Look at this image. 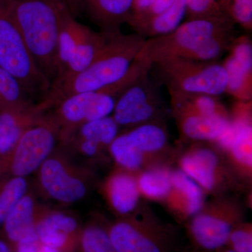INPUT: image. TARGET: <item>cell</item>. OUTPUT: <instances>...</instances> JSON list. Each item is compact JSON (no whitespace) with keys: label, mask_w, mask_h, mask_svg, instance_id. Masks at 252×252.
Here are the masks:
<instances>
[{"label":"cell","mask_w":252,"mask_h":252,"mask_svg":"<svg viewBox=\"0 0 252 252\" xmlns=\"http://www.w3.org/2000/svg\"><path fill=\"white\" fill-rule=\"evenodd\" d=\"M187 0H175L165 12L135 28L137 34L146 39L165 35L175 31L186 16Z\"/></svg>","instance_id":"25"},{"label":"cell","mask_w":252,"mask_h":252,"mask_svg":"<svg viewBox=\"0 0 252 252\" xmlns=\"http://www.w3.org/2000/svg\"><path fill=\"white\" fill-rule=\"evenodd\" d=\"M152 73L169 93L219 96L226 93L228 74L222 63L173 58L152 64Z\"/></svg>","instance_id":"4"},{"label":"cell","mask_w":252,"mask_h":252,"mask_svg":"<svg viewBox=\"0 0 252 252\" xmlns=\"http://www.w3.org/2000/svg\"><path fill=\"white\" fill-rule=\"evenodd\" d=\"M77 252H115L107 227L96 223L83 227Z\"/></svg>","instance_id":"30"},{"label":"cell","mask_w":252,"mask_h":252,"mask_svg":"<svg viewBox=\"0 0 252 252\" xmlns=\"http://www.w3.org/2000/svg\"><path fill=\"white\" fill-rule=\"evenodd\" d=\"M148 69L137 78L118 97L113 118L119 127H132L161 122L165 112V102L159 81Z\"/></svg>","instance_id":"9"},{"label":"cell","mask_w":252,"mask_h":252,"mask_svg":"<svg viewBox=\"0 0 252 252\" xmlns=\"http://www.w3.org/2000/svg\"><path fill=\"white\" fill-rule=\"evenodd\" d=\"M229 16L244 29H252V0H232Z\"/></svg>","instance_id":"33"},{"label":"cell","mask_w":252,"mask_h":252,"mask_svg":"<svg viewBox=\"0 0 252 252\" xmlns=\"http://www.w3.org/2000/svg\"><path fill=\"white\" fill-rule=\"evenodd\" d=\"M134 0H92L83 9L100 32H120V27L128 22L133 11Z\"/></svg>","instance_id":"21"},{"label":"cell","mask_w":252,"mask_h":252,"mask_svg":"<svg viewBox=\"0 0 252 252\" xmlns=\"http://www.w3.org/2000/svg\"><path fill=\"white\" fill-rule=\"evenodd\" d=\"M222 64L228 74L226 93L239 101H252V69L245 67L230 54Z\"/></svg>","instance_id":"27"},{"label":"cell","mask_w":252,"mask_h":252,"mask_svg":"<svg viewBox=\"0 0 252 252\" xmlns=\"http://www.w3.org/2000/svg\"><path fill=\"white\" fill-rule=\"evenodd\" d=\"M11 250L13 252H57L41 243L38 238L27 243L18 244Z\"/></svg>","instance_id":"35"},{"label":"cell","mask_w":252,"mask_h":252,"mask_svg":"<svg viewBox=\"0 0 252 252\" xmlns=\"http://www.w3.org/2000/svg\"><path fill=\"white\" fill-rule=\"evenodd\" d=\"M41 207L30 194L26 193L10 212L1 228V238L11 248L18 244L37 238L36 225Z\"/></svg>","instance_id":"16"},{"label":"cell","mask_w":252,"mask_h":252,"mask_svg":"<svg viewBox=\"0 0 252 252\" xmlns=\"http://www.w3.org/2000/svg\"><path fill=\"white\" fill-rule=\"evenodd\" d=\"M186 15L188 20L232 19L215 0H187Z\"/></svg>","instance_id":"31"},{"label":"cell","mask_w":252,"mask_h":252,"mask_svg":"<svg viewBox=\"0 0 252 252\" xmlns=\"http://www.w3.org/2000/svg\"><path fill=\"white\" fill-rule=\"evenodd\" d=\"M59 132V126L52 114H44L40 122L24 132L9 153L0 157V180L26 178L39 170L54 152Z\"/></svg>","instance_id":"7"},{"label":"cell","mask_w":252,"mask_h":252,"mask_svg":"<svg viewBox=\"0 0 252 252\" xmlns=\"http://www.w3.org/2000/svg\"><path fill=\"white\" fill-rule=\"evenodd\" d=\"M1 109H3L2 106H1V102H0V110H1Z\"/></svg>","instance_id":"41"},{"label":"cell","mask_w":252,"mask_h":252,"mask_svg":"<svg viewBox=\"0 0 252 252\" xmlns=\"http://www.w3.org/2000/svg\"><path fill=\"white\" fill-rule=\"evenodd\" d=\"M181 135L188 140L217 142L225 133L231 118L205 116L192 112L172 113Z\"/></svg>","instance_id":"19"},{"label":"cell","mask_w":252,"mask_h":252,"mask_svg":"<svg viewBox=\"0 0 252 252\" xmlns=\"http://www.w3.org/2000/svg\"><path fill=\"white\" fill-rule=\"evenodd\" d=\"M28 187L27 180L23 177L0 180V230L13 207L27 193Z\"/></svg>","instance_id":"29"},{"label":"cell","mask_w":252,"mask_h":252,"mask_svg":"<svg viewBox=\"0 0 252 252\" xmlns=\"http://www.w3.org/2000/svg\"><path fill=\"white\" fill-rule=\"evenodd\" d=\"M111 34L94 31L82 25L74 56L62 76L54 81L51 86L61 84L89 67L103 49Z\"/></svg>","instance_id":"20"},{"label":"cell","mask_w":252,"mask_h":252,"mask_svg":"<svg viewBox=\"0 0 252 252\" xmlns=\"http://www.w3.org/2000/svg\"><path fill=\"white\" fill-rule=\"evenodd\" d=\"M38 170L41 187L56 201L74 203L86 196L89 190L87 176L61 154L53 152Z\"/></svg>","instance_id":"12"},{"label":"cell","mask_w":252,"mask_h":252,"mask_svg":"<svg viewBox=\"0 0 252 252\" xmlns=\"http://www.w3.org/2000/svg\"><path fill=\"white\" fill-rule=\"evenodd\" d=\"M168 146V135L161 122L132 127L116 137L109 151L115 161L129 172L146 169L152 158L160 157Z\"/></svg>","instance_id":"11"},{"label":"cell","mask_w":252,"mask_h":252,"mask_svg":"<svg viewBox=\"0 0 252 252\" xmlns=\"http://www.w3.org/2000/svg\"><path fill=\"white\" fill-rule=\"evenodd\" d=\"M0 252H13L9 243L1 238H0Z\"/></svg>","instance_id":"39"},{"label":"cell","mask_w":252,"mask_h":252,"mask_svg":"<svg viewBox=\"0 0 252 252\" xmlns=\"http://www.w3.org/2000/svg\"><path fill=\"white\" fill-rule=\"evenodd\" d=\"M228 244L236 252H252L251 225L243 222L235 227L230 233Z\"/></svg>","instance_id":"32"},{"label":"cell","mask_w":252,"mask_h":252,"mask_svg":"<svg viewBox=\"0 0 252 252\" xmlns=\"http://www.w3.org/2000/svg\"><path fill=\"white\" fill-rule=\"evenodd\" d=\"M155 0H134L133 11L132 16H138L144 13ZM130 17V18H131Z\"/></svg>","instance_id":"36"},{"label":"cell","mask_w":252,"mask_h":252,"mask_svg":"<svg viewBox=\"0 0 252 252\" xmlns=\"http://www.w3.org/2000/svg\"><path fill=\"white\" fill-rule=\"evenodd\" d=\"M124 90L125 87L117 83L102 90L72 94L56 104L52 115L59 126L61 143L81 126L110 116Z\"/></svg>","instance_id":"8"},{"label":"cell","mask_w":252,"mask_h":252,"mask_svg":"<svg viewBox=\"0 0 252 252\" xmlns=\"http://www.w3.org/2000/svg\"><path fill=\"white\" fill-rule=\"evenodd\" d=\"M119 130L117 122L109 116L81 126L63 145L72 147L84 157H98L105 149H109L119 135Z\"/></svg>","instance_id":"15"},{"label":"cell","mask_w":252,"mask_h":252,"mask_svg":"<svg viewBox=\"0 0 252 252\" xmlns=\"http://www.w3.org/2000/svg\"><path fill=\"white\" fill-rule=\"evenodd\" d=\"M180 170L200 186L204 192L216 193L227 182V170L215 151L204 147H193L181 158Z\"/></svg>","instance_id":"13"},{"label":"cell","mask_w":252,"mask_h":252,"mask_svg":"<svg viewBox=\"0 0 252 252\" xmlns=\"http://www.w3.org/2000/svg\"><path fill=\"white\" fill-rule=\"evenodd\" d=\"M82 228L70 215L42 208L36 232L41 243L57 252H77Z\"/></svg>","instance_id":"14"},{"label":"cell","mask_w":252,"mask_h":252,"mask_svg":"<svg viewBox=\"0 0 252 252\" xmlns=\"http://www.w3.org/2000/svg\"><path fill=\"white\" fill-rule=\"evenodd\" d=\"M172 187L164 201L182 220L191 219L205 205V192L180 170H172Z\"/></svg>","instance_id":"18"},{"label":"cell","mask_w":252,"mask_h":252,"mask_svg":"<svg viewBox=\"0 0 252 252\" xmlns=\"http://www.w3.org/2000/svg\"><path fill=\"white\" fill-rule=\"evenodd\" d=\"M243 207L235 199L220 198L194 215L189 225L194 244L204 251L220 250L228 244L230 233L242 223Z\"/></svg>","instance_id":"10"},{"label":"cell","mask_w":252,"mask_h":252,"mask_svg":"<svg viewBox=\"0 0 252 252\" xmlns=\"http://www.w3.org/2000/svg\"><path fill=\"white\" fill-rule=\"evenodd\" d=\"M39 70L51 81L59 73L61 12L67 0H5Z\"/></svg>","instance_id":"3"},{"label":"cell","mask_w":252,"mask_h":252,"mask_svg":"<svg viewBox=\"0 0 252 252\" xmlns=\"http://www.w3.org/2000/svg\"><path fill=\"white\" fill-rule=\"evenodd\" d=\"M46 112L37 104L25 107H6L0 110V157L9 153L24 132L38 124Z\"/></svg>","instance_id":"17"},{"label":"cell","mask_w":252,"mask_h":252,"mask_svg":"<svg viewBox=\"0 0 252 252\" xmlns=\"http://www.w3.org/2000/svg\"><path fill=\"white\" fill-rule=\"evenodd\" d=\"M223 252H236L233 251V250H231V249H229V250H225V251Z\"/></svg>","instance_id":"40"},{"label":"cell","mask_w":252,"mask_h":252,"mask_svg":"<svg viewBox=\"0 0 252 252\" xmlns=\"http://www.w3.org/2000/svg\"><path fill=\"white\" fill-rule=\"evenodd\" d=\"M172 170L165 165H153L144 169L137 177L141 195L164 201L172 187Z\"/></svg>","instance_id":"26"},{"label":"cell","mask_w":252,"mask_h":252,"mask_svg":"<svg viewBox=\"0 0 252 252\" xmlns=\"http://www.w3.org/2000/svg\"><path fill=\"white\" fill-rule=\"evenodd\" d=\"M147 39L140 34H111L103 49L86 69L51 89L37 103L48 112L72 94L100 91L119 82L128 74Z\"/></svg>","instance_id":"1"},{"label":"cell","mask_w":252,"mask_h":252,"mask_svg":"<svg viewBox=\"0 0 252 252\" xmlns=\"http://www.w3.org/2000/svg\"><path fill=\"white\" fill-rule=\"evenodd\" d=\"M235 38L232 19L188 20L169 34L147 39L144 50L152 64L173 58L218 62Z\"/></svg>","instance_id":"2"},{"label":"cell","mask_w":252,"mask_h":252,"mask_svg":"<svg viewBox=\"0 0 252 252\" xmlns=\"http://www.w3.org/2000/svg\"><path fill=\"white\" fill-rule=\"evenodd\" d=\"M0 67L11 73L31 97L42 98L51 81L36 66L5 0H0Z\"/></svg>","instance_id":"5"},{"label":"cell","mask_w":252,"mask_h":252,"mask_svg":"<svg viewBox=\"0 0 252 252\" xmlns=\"http://www.w3.org/2000/svg\"><path fill=\"white\" fill-rule=\"evenodd\" d=\"M170 94L172 113L192 112L205 116L230 118L219 97L200 94Z\"/></svg>","instance_id":"23"},{"label":"cell","mask_w":252,"mask_h":252,"mask_svg":"<svg viewBox=\"0 0 252 252\" xmlns=\"http://www.w3.org/2000/svg\"><path fill=\"white\" fill-rule=\"evenodd\" d=\"M221 9L225 11L226 14L229 15V10L231 6L232 0H215Z\"/></svg>","instance_id":"38"},{"label":"cell","mask_w":252,"mask_h":252,"mask_svg":"<svg viewBox=\"0 0 252 252\" xmlns=\"http://www.w3.org/2000/svg\"><path fill=\"white\" fill-rule=\"evenodd\" d=\"M82 25L74 18L67 4H64L61 12L60 24L58 52L59 73L56 80L62 76L74 56Z\"/></svg>","instance_id":"24"},{"label":"cell","mask_w":252,"mask_h":252,"mask_svg":"<svg viewBox=\"0 0 252 252\" xmlns=\"http://www.w3.org/2000/svg\"><path fill=\"white\" fill-rule=\"evenodd\" d=\"M107 229L115 252H173L177 243V230L145 210L124 217Z\"/></svg>","instance_id":"6"},{"label":"cell","mask_w":252,"mask_h":252,"mask_svg":"<svg viewBox=\"0 0 252 252\" xmlns=\"http://www.w3.org/2000/svg\"><path fill=\"white\" fill-rule=\"evenodd\" d=\"M92 0H67V6L69 10L75 7L82 10L87 6Z\"/></svg>","instance_id":"37"},{"label":"cell","mask_w":252,"mask_h":252,"mask_svg":"<svg viewBox=\"0 0 252 252\" xmlns=\"http://www.w3.org/2000/svg\"><path fill=\"white\" fill-rule=\"evenodd\" d=\"M31 98L18 79L0 67V102L3 108L28 107L33 104Z\"/></svg>","instance_id":"28"},{"label":"cell","mask_w":252,"mask_h":252,"mask_svg":"<svg viewBox=\"0 0 252 252\" xmlns=\"http://www.w3.org/2000/svg\"><path fill=\"white\" fill-rule=\"evenodd\" d=\"M175 0H155L153 4L151 5L144 13L138 16H132L127 23L134 30L155 16L165 12L173 4Z\"/></svg>","instance_id":"34"},{"label":"cell","mask_w":252,"mask_h":252,"mask_svg":"<svg viewBox=\"0 0 252 252\" xmlns=\"http://www.w3.org/2000/svg\"><path fill=\"white\" fill-rule=\"evenodd\" d=\"M106 193L114 210L122 216H128L135 211L140 202L137 177L127 170L115 172L107 180Z\"/></svg>","instance_id":"22"}]
</instances>
